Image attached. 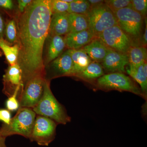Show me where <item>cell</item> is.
<instances>
[{"label":"cell","mask_w":147,"mask_h":147,"mask_svg":"<svg viewBox=\"0 0 147 147\" xmlns=\"http://www.w3.org/2000/svg\"><path fill=\"white\" fill-rule=\"evenodd\" d=\"M52 14V1L35 0L32 1L18 19L19 65L23 84L35 76L44 75L43 46L50 33Z\"/></svg>","instance_id":"1"},{"label":"cell","mask_w":147,"mask_h":147,"mask_svg":"<svg viewBox=\"0 0 147 147\" xmlns=\"http://www.w3.org/2000/svg\"><path fill=\"white\" fill-rule=\"evenodd\" d=\"M36 115L53 120L57 124L65 125L71 121L66 110L53 95L50 82L45 80L43 95L37 104L33 108Z\"/></svg>","instance_id":"2"},{"label":"cell","mask_w":147,"mask_h":147,"mask_svg":"<svg viewBox=\"0 0 147 147\" xmlns=\"http://www.w3.org/2000/svg\"><path fill=\"white\" fill-rule=\"evenodd\" d=\"M36 116L32 108H19L9 124L3 123L0 126L1 134L5 138L17 134L29 139Z\"/></svg>","instance_id":"3"},{"label":"cell","mask_w":147,"mask_h":147,"mask_svg":"<svg viewBox=\"0 0 147 147\" xmlns=\"http://www.w3.org/2000/svg\"><path fill=\"white\" fill-rule=\"evenodd\" d=\"M96 86L99 88L106 90H116L130 92L145 99L140 88L124 73L114 72L104 74L97 79Z\"/></svg>","instance_id":"4"},{"label":"cell","mask_w":147,"mask_h":147,"mask_svg":"<svg viewBox=\"0 0 147 147\" xmlns=\"http://www.w3.org/2000/svg\"><path fill=\"white\" fill-rule=\"evenodd\" d=\"M86 15L90 29L96 36L105 30L118 25L115 16L104 2L99 5L91 7Z\"/></svg>","instance_id":"5"},{"label":"cell","mask_w":147,"mask_h":147,"mask_svg":"<svg viewBox=\"0 0 147 147\" xmlns=\"http://www.w3.org/2000/svg\"><path fill=\"white\" fill-rule=\"evenodd\" d=\"M45 80L44 75H39L26 82L18 94L19 108H34L42 97Z\"/></svg>","instance_id":"6"},{"label":"cell","mask_w":147,"mask_h":147,"mask_svg":"<svg viewBox=\"0 0 147 147\" xmlns=\"http://www.w3.org/2000/svg\"><path fill=\"white\" fill-rule=\"evenodd\" d=\"M57 125L51 119L36 115L29 139L39 146H49L55 139Z\"/></svg>","instance_id":"7"},{"label":"cell","mask_w":147,"mask_h":147,"mask_svg":"<svg viewBox=\"0 0 147 147\" xmlns=\"http://www.w3.org/2000/svg\"><path fill=\"white\" fill-rule=\"evenodd\" d=\"M96 37L108 48L124 54H127L131 47L130 38L118 25L105 30Z\"/></svg>","instance_id":"8"},{"label":"cell","mask_w":147,"mask_h":147,"mask_svg":"<svg viewBox=\"0 0 147 147\" xmlns=\"http://www.w3.org/2000/svg\"><path fill=\"white\" fill-rule=\"evenodd\" d=\"M118 25L127 34L137 36L140 34L143 17L130 7L113 11Z\"/></svg>","instance_id":"9"},{"label":"cell","mask_w":147,"mask_h":147,"mask_svg":"<svg viewBox=\"0 0 147 147\" xmlns=\"http://www.w3.org/2000/svg\"><path fill=\"white\" fill-rule=\"evenodd\" d=\"M102 62V67L108 72L124 73L126 72L125 67L129 64L128 56L110 49Z\"/></svg>","instance_id":"10"},{"label":"cell","mask_w":147,"mask_h":147,"mask_svg":"<svg viewBox=\"0 0 147 147\" xmlns=\"http://www.w3.org/2000/svg\"><path fill=\"white\" fill-rule=\"evenodd\" d=\"M96 37L90 29L77 32L69 33L64 38L65 47L70 50H77L83 48Z\"/></svg>","instance_id":"11"},{"label":"cell","mask_w":147,"mask_h":147,"mask_svg":"<svg viewBox=\"0 0 147 147\" xmlns=\"http://www.w3.org/2000/svg\"><path fill=\"white\" fill-rule=\"evenodd\" d=\"M51 65L53 72L51 78L61 76H71L73 62L68 50L53 61Z\"/></svg>","instance_id":"12"},{"label":"cell","mask_w":147,"mask_h":147,"mask_svg":"<svg viewBox=\"0 0 147 147\" xmlns=\"http://www.w3.org/2000/svg\"><path fill=\"white\" fill-rule=\"evenodd\" d=\"M3 80L5 84V94L8 97L11 95V88L13 94L16 87L21 84L22 82V70L20 65L16 63L10 65L4 75Z\"/></svg>","instance_id":"13"},{"label":"cell","mask_w":147,"mask_h":147,"mask_svg":"<svg viewBox=\"0 0 147 147\" xmlns=\"http://www.w3.org/2000/svg\"><path fill=\"white\" fill-rule=\"evenodd\" d=\"M69 32V13L63 12L52 14L50 33L53 35L62 36L68 34Z\"/></svg>","instance_id":"14"},{"label":"cell","mask_w":147,"mask_h":147,"mask_svg":"<svg viewBox=\"0 0 147 147\" xmlns=\"http://www.w3.org/2000/svg\"><path fill=\"white\" fill-rule=\"evenodd\" d=\"M84 51L96 62H102L110 48L100 40L95 37L89 43L83 47Z\"/></svg>","instance_id":"15"},{"label":"cell","mask_w":147,"mask_h":147,"mask_svg":"<svg viewBox=\"0 0 147 147\" xmlns=\"http://www.w3.org/2000/svg\"><path fill=\"white\" fill-rule=\"evenodd\" d=\"M68 50L73 62V69L71 76L76 77L92 62L91 59L83 48Z\"/></svg>","instance_id":"16"},{"label":"cell","mask_w":147,"mask_h":147,"mask_svg":"<svg viewBox=\"0 0 147 147\" xmlns=\"http://www.w3.org/2000/svg\"><path fill=\"white\" fill-rule=\"evenodd\" d=\"M65 47L63 38L58 35H53L48 46L46 63L53 61L62 54Z\"/></svg>","instance_id":"17"},{"label":"cell","mask_w":147,"mask_h":147,"mask_svg":"<svg viewBox=\"0 0 147 147\" xmlns=\"http://www.w3.org/2000/svg\"><path fill=\"white\" fill-rule=\"evenodd\" d=\"M144 63L137 67L128 65V67L125 68V71L139 84L141 91L144 96L145 100H147V75L145 74L143 70Z\"/></svg>","instance_id":"18"},{"label":"cell","mask_w":147,"mask_h":147,"mask_svg":"<svg viewBox=\"0 0 147 147\" xmlns=\"http://www.w3.org/2000/svg\"><path fill=\"white\" fill-rule=\"evenodd\" d=\"M128 57L129 65L137 67L146 61V49L144 47H130L127 53Z\"/></svg>","instance_id":"19"},{"label":"cell","mask_w":147,"mask_h":147,"mask_svg":"<svg viewBox=\"0 0 147 147\" xmlns=\"http://www.w3.org/2000/svg\"><path fill=\"white\" fill-rule=\"evenodd\" d=\"M69 33L83 31L90 29L88 19L86 15L69 13Z\"/></svg>","instance_id":"20"},{"label":"cell","mask_w":147,"mask_h":147,"mask_svg":"<svg viewBox=\"0 0 147 147\" xmlns=\"http://www.w3.org/2000/svg\"><path fill=\"white\" fill-rule=\"evenodd\" d=\"M104 74L102 66L98 63L91 62L86 68L76 76L86 81H91L98 79Z\"/></svg>","instance_id":"21"},{"label":"cell","mask_w":147,"mask_h":147,"mask_svg":"<svg viewBox=\"0 0 147 147\" xmlns=\"http://www.w3.org/2000/svg\"><path fill=\"white\" fill-rule=\"evenodd\" d=\"M0 48L3 52L7 60L10 65L17 63L18 56L20 53L19 45L10 46L5 41L3 38L0 39Z\"/></svg>","instance_id":"22"},{"label":"cell","mask_w":147,"mask_h":147,"mask_svg":"<svg viewBox=\"0 0 147 147\" xmlns=\"http://www.w3.org/2000/svg\"><path fill=\"white\" fill-rule=\"evenodd\" d=\"M91 6L86 0H74L69 3L68 13L87 15L90 9Z\"/></svg>","instance_id":"23"},{"label":"cell","mask_w":147,"mask_h":147,"mask_svg":"<svg viewBox=\"0 0 147 147\" xmlns=\"http://www.w3.org/2000/svg\"><path fill=\"white\" fill-rule=\"evenodd\" d=\"M24 87L23 84L17 86L13 94L8 97L5 102L6 109L10 112L17 111L19 108V103L18 100V95L21 88Z\"/></svg>","instance_id":"24"},{"label":"cell","mask_w":147,"mask_h":147,"mask_svg":"<svg viewBox=\"0 0 147 147\" xmlns=\"http://www.w3.org/2000/svg\"><path fill=\"white\" fill-rule=\"evenodd\" d=\"M104 3L113 12L121 9L130 6V0H107Z\"/></svg>","instance_id":"25"},{"label":"cell","mask_w":147,"mask_h":147,"mask_svg":"<svg viewBox=\"0 0 147 147\" xmlns=\"http://www.w3.org/2000/svg\"><path fill=\"white\" fill-rule=\"evenodd\" d=\"M6 38L7 41L13 43L17 39L16 24L13 20H11L7 23L5 28Z\"/></svg>","instance_id":"26"},{"label":"cell","mask_w":147,"mask_h":147,"mask_svg":"<svg viewBox=\"0 0 147 147\" xmlns=\"http://www.w3.org/2000/svg\"><path fill=\"white\" fill-rule=\"evenodd\" d=\"M130 7L140 13L143 17L146 16L147 11V0H131Z\"/></svg>","instance_id":"27"},{"label":"cell","mask_w":147,"mask_h":147,"mask_svg":"<svg viewBox=\"0 0 147 147\" xmlns=\"http://www.w3.org/2000/svg\"><path fill=\"white\" fill-rule=\"evenodd\" d=\"M69 3L63 0L52 1V9L53 13L68 12Z\"/></svg>","instance_id":"28"},{"label":"cell","mask_w":147,"mask_h":147,"mask_svg":"<svg viewBox=\"0 0 147 147\" xmlns=\"http://www.w3.org/2000/svg\"><path fill=\"white\" fill-rule=\"evenodd\" d=\"M11 118L10 111L7 109L0 108V121L2 122L3 123L9 124Z\"/></svg>","instance_id":"29"},{"label":"cell","mask_w":147,"mask_h":147,"mask_svg":"<svg viewBox=\"0 0 147 147\" xmlns=\"http://www.w3.org/2000/svg\"><path fill=\"white\" fill-rule=\"evenodd\" d=\"M32 1L31 0H18V7L20 12L21 13H23L27 6Z\"/></svg>","instance_id":"30"},{"label":"cell","mask_w":147,"mask_h":147,"mask_svg":"<svg viewBox=\"0 0 147 147\" xmlns=\"http://www.w3.org/2000/svg\"><path fill=\"white\" fill-rule=\"evenodd\" d=\"M13 3L10 0H0V7L6 9H12L13 7Z\"/></svg>","instance_id":"31"},{"label":"cell","mask_w":147,"mask_h":147,"mask_svg":"<svg viewBox=\"0 0 147 147\" xmlns=\"http://www.w3.org/2000/svg\"><path fill=\"white\" fill-rule=\"evenodd\" d=\"M5 23L2 16L0 14V39L3 38L4 31Z\"/></svg>","instance_id":"32"},{"label":"cell","mask_w":147,"mask_h":147,"mask_svg":"<svg viewBox=\"0 0 147 147\" xmlns=\"http://www.w3.org/2000/svg\"><path fill=\"white\" fill-rule=\"evenodd\" d=\"M88 1L91 7L96 6L104 3V1L101 0H89Z\"/></svg>","instance_id":"33"},{"label":"cell","mask_w":147,"mask_h":147,"mask_svg":"<svg viewBox=\"0 0 147 147\" xmlns=\"http://www.w3.org/2000/svg\"><path fill=\"white\" fill-rule=\"evenodd\" d=\"M6 138L3 137L0 132V147H7L5 144Z\"/></svg>","instance_id":"34"},{"label":"cell","mask_w":147,"mask_h":147,"mask_svg":"<svg viewBox=\"0 0 147 147\" xmlns=\"http://www.w3.org/2000/svg\"><path fill=\"white\" fill-rule=\"evenodd\" d=\"M146 27L145 29L144 33V36H143V42H144V45H146L147 44V20L146 19Z\"/></svg>","instance_id":"35"},{"label":"cell","mask_w":147,"mask_h":147,"mask_svg":"<svg viewBox=\"0 0 147 147\" xmlns=\"http://www.w3.org/2000/svg\"><path fill=\"white\" fill-rule=\"evenodd\" d=\"M63 1L65 2L66 3H70L72 2L74 0H63Z\"/></svg>","instance_id":"36"}]
</instances>
